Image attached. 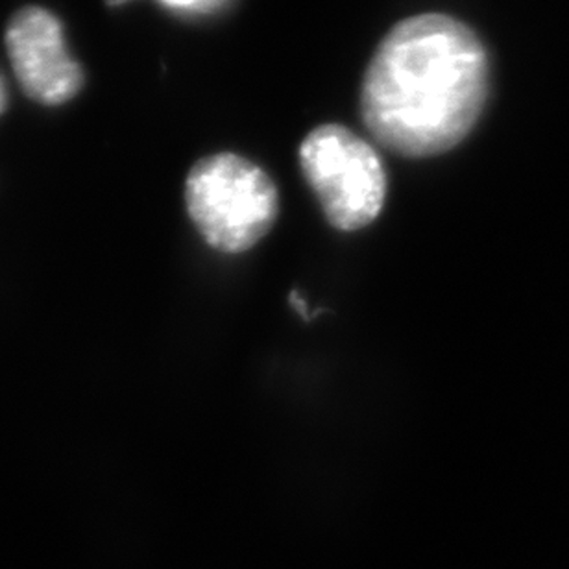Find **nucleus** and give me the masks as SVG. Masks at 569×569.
I'll list each match as a JSON object with an SVG mask.
<instances>
[{"instance_id": "obj_1", "label": "nucleus", "mask_w": 569, "mask_h": 569, "mask_svg": "<svg viewBox=\"0 0 569 569\" xmlns=\"http://www.w3.org/2000/svg\"><path fill=\"white\" fill-rule=\"evenodd\" d=\"M488 97L487 50L453 17L423 13L385 36L361 88L372 138L398 156L429 158L457 147Z\"/></svg>"}, {"instance_id": "obj_2", "label": "nucleus", "mask_w": 569, "mask_h": 569, "mask_svg": "<svg viewBox=\"0 0 569 569\" xmlns=\"http://www.w3.org/2000/svg\"><path fill=\"white\" fill-rule=\"evenodd\" d=\"M187 213L203 241L217 252L242 253L269 236L280 194L261 167L222 152L192 164L186 180Z\"/></svg>"}, {"instance_id": "obj_3", "label": "nucleus", "mask_w": 569, "mask_h": 569, "mask_svg": "<svg viewBox=\"0 0 569 569\" xmlns=\"http://www.w3.org/2000/svg\"><path fill=\"white\" fill-rule=\"evenodd\" d=\"M301 174L329 224L357 231L372 224L387 200V172L376 148L340 124L315 128L300 147Z\"/></svg>"}, {"instance_id": "obj_4", "label": "nucleus", "mask_w": 569, "mask_h": 569, "mask_svg": "<svg viewBox=\"0 0 569 569\" xmlns=\"http://www.w3.org/2000/svg\"><path fill=\"white\" fill-rule=\"evenodd\" d=\"M6 49L24 93L39 104H63L82 89V67L69 54L61 22L50 11L36 6L17 11L6 30Z\"/></svg>"}, {"instance_id": "obj_5", "label": "nucleus", "mask_w": 569, "mask_h": 569, "mask_svg": "<svg viewBox=\"0 0 569 569\" xmlns=\"http://www.w3.org/2000/svg\"><path fill=\"white\" fill-rule=\"evenodd\" d=\"M127 0H108L110 6H119ZM164 8L186 13V16H213L217 11L224 10L231 0H159Z\"/></svg>"}, {"instance_id": "obj_6", "label": "nucleus", "mask_w": 569, "mask_h": 569, "mask_svg": "<svg viewBox=\"0 0 569 569\" xmlns=\"http://www.w3.org/2000/svg\"><path fill=\"white\" fill-rule=\"evenodd\" d=\"M289 301L290 306L295 307L296 312H298V315H300V317L303 318V320H309V315H307L306 300H303V298H301V296L298 295L296 290L295 292H290Z\"/></svg>"}, {"instance_id": "obj_7", "label": "nucleus", "mask_w": 569, "mask_h": 569, "mask_svg": "<svg viewBox=\"0 0 569 569\" xmlns=\"http://www.w3.org/2000/svg\"><path fill=\"white\" fill-rule=\"evenodd\" d=\"M6 108V89L4 83H2V80H0V113L4 111Z\"/></svg>"}]
</instances>
